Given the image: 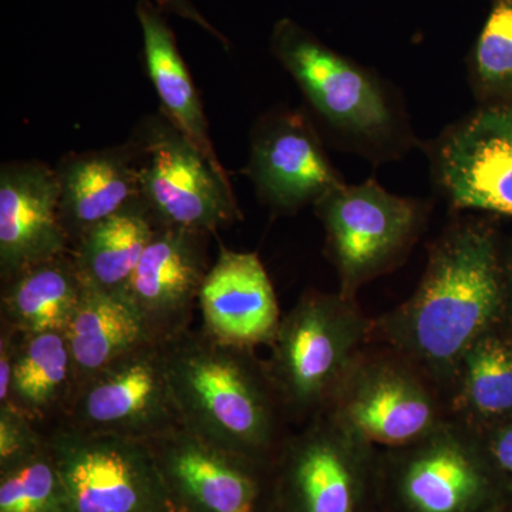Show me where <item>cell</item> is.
<instances>
[{"instance_id": "14", "label": "cell", "mask_w": 512, "mask_h": 512, "mask_svg": "<svg viewBox=\"0 0 512 512\" xmlns=\"http://www.w3.org/2000/svg\"><path fill=\"white\" fill-rule=\"evenodd\" d=\"M72 249L60 218L56 168L42 161H9L0 168L2 282Z\"/></svg>"}, {"instance_id": "8", "label": "cell", "mask_w": 512, "mask_h": 512, "mask_svg": "<svg viewBox=\"0 0 512 512\" xmlns=\"http://www.w3.org/2000/svg\"><path fill=\"white\" fill-rule=\"evenodd\" d=\"M130 141L136 148L141 201L158 227L212 234L241 220L231 183L163 113L147 117Z\"/></svg>"}, {"instance_id": "7", "label": "cell", "mask_w": 512, "mask_h": 512, "mask_svg": "<svg viewBox=\"0 0 512 512\" xmlns=\"http://www.w3.org/2000/svg\"><path fill=\"white\" fill-rule=\"evenodd\" d=\"M46 437L72 512H183L146 441L64 424Z\"/></svg>"}, {"instance_id": "24", "label": "cell", "mask_w": 512, "mask_h": 512, "mask_svg": "<svg viewBox=\"0 0 512 512\" xmlns=\"http://www.w3.org/2000/svg\"><path fill=\"white\" fill-rule=\"evenodd\" d=\"M157 227L146 204L140 201L84 232L72 247L84 281L123 295Z\"/></svg>"}, {"instance_id": "6", "label": "cell", "mask_w": 512, "mask_h": 512, "mask_svg": "<svg viewBox=\"0 0 512 512\" xmlns=\"http://www.w3.org/2000/svg\"><path fill=\"white\" fill-rule=\"evenodd\" d=\"M379 451L320 414L285 440L274 464L275 503L282 512H372Z\"/></svg>"}, {"instance_id": "18", "label": "cell", "mask_w": 512, "mask_h": 512, "mask_svg": "<svg viewBox=\"0 0 512 512\" xmlns=\"http://www.w3.org/2000/svg\"><path fill=\"white\" fill-rule=\"evenodd\" d=\"M60 187V218L77 241L101 221L141 201L136 148L123 146L70 153L56 167Z\"/></svg>"}, {"instance_id": "33", "label": "cell", "mask_w": 512, "mask_h": 512, "mask_svg": "<svg viewBox=\"0 0 512 512\" xmlns=\"http://www.w3.org/2000/svg\"><path fill=\"white\" fill-rule=\"evenodd\" d=\"M265 512H282V511H281V508L278 507V504H276L275 500H274V504H272L271 507H269V510H266Z\"/></svg>"}, {"instance_id": "23", "label": "cell", "mask_w": 512, "mask_h": 512, "mask_svg": "<svg viewBox=\"0 0 512 512\" xmlns=\"http://www.w3.org/2000/svg\"><path fill=\"white\" fill-rule=\"evenodd\" d=\"M74 390L72 355L63 332L20 335L8 402L37 426L57 423ZM5 404V403H3Z\"/></svg>"}, {"instance_id": "4", "label": "cell", "mask_w": 512, "mask_h": 512, "mask_svg": "<svg viewBox=\"0 0 512 512\" xmlns=\"http://www.w3.org/2000/svg\"><path fill=\"white\" fill-rule=\"evenodd\" d=\"M373 318L342 293H303L269 343V372L291 423L326 412L343 376L372 339Z\"/></svg>"}, {"instance_id": "16", "label": "cell", "mask_w": 512, "mask_h": 512, "mask_svg": "<svg viewBox=\"0 0 512 512\" xmlns=\"http://www.w3.org/2000/svg\"><path fill=\"white\" fill-rule=\"evenodd\" d=\"M202 330L238 348L269 346L281 323L271 279L254 252L221 247L198 298Z\"/></svg>"}, {"instance_id": "34", "label": "cell", "mask_w": 512, "mask_h": 512, "mask_svg": "<svg viewBox=\"0 0 512 512\" xmlns=\"http://www.w3.org/2000/svg\"><path fill=\"white\" fill-rule=\"evenodd\" d=\"M372 512H384V511L382 510V508H379V505H377L375 510H373Z\"/></svg>"}, {"instance_id": "10", "label": "cell", "mask_w": 512, "mask_h": 512, "mask_svg": "<svg viewBox=\"0 0 512 512\" xmlns=\"http://www.w3.org/2000/svg\"><path fill=\"white\" fill-rule=\"evenodd\" d=\"M56 424L140 441L180 426L163 345L148 342L80 383Z\"/></svg>"}, {"instance_id": "32", "label": "cell", "mask_w": 512, "mask_h": 512, "mask_svg": "<svg viewBox=\"0 0 512 512\" xmlns=\"http://www.w3.org/2000/svg\"><path fill=\"white\" fill-rule=\"evenodd\" d=\"M488 512H512V490Z\"/></svg>"}, {"instance_id": "1", "label": "cell", "mask_w": 512, "mask_h": 512, "mask_svg": "<svg viewBox=\"0 0 512 512\" xmlns=\"http://www.w3.org/2000/svg\"><path fill=\"white\" fill-rule=\"evenodd\" d=\"M510 323L503 252L484 222L448 229L431 248L416 292L373 318L370 342L410 357L448 399L458 363L491 330Z\"/></svg>"}, {"instance_id": "3", "label": "cell", "mask_w": 512, "mask_h": 512, "mask_svg": "<svg viewBox=\"0 0 512 512\" xmlns=\"http://www.w3.org/2000/svg\"><path fill=\"white\" fill-rule=\"evenodd\" d=\"M511 490L480 433L453 419L409 446L379 451L384 512H488Z\"/></svg>"}, {"instance_id": "13", "label": "cell", "mask_w": 512, "mask_h": 512, "mask_svg": "<svg viewBox=\"0 0 512 512\" xmlns=\"http://www.w3.org/2000/svg\"><path fill=\"white\" fill-rule=\"evenodd\" d=\"M183 512H261V466L192 433L183 424L146 441Z\"/></svg>"}, {"instance_id": "19", "label": "cell", "mask_w": 512, "mask_h": 512, "mask_svg": "<svg viewBox=\"0 0 512 512\" xmlns=\"http://www.w3.org/2000/svg\"><path fill=\"white\" fill-rule=\"evenodd\" d=\"M136 13L143 35L144 62L160 100L161 113L200 151L215 173L229 181L215 153L197 87L178 49L173 29L164 18V10L154 0H138Z\"/></svg>"}, {"instance_id": "30", "label": "cell", "mask_w": 512, "mask_h": 512, "mask_svg": "<svg viewBox=\"0 0 512 512\" xmlns=\"http://www.w3.org/2000/svg\"><path fill=\"white\" fill-rule=\"evenodd\" d=\"M18 345L19 333L2 326V336H0V404L8 402Z\"/></svg>"}, {"instance_id": "5", "label": "cell", "mask_w": 512, "mask_h": 512, "mask_svg": "<svg viewBox=\"0 0 512 512\" xmlns=\"http://www.w3.org/2000/svg\"><path fill=\"white\" fill-rule=\"evenodd\" d=\"M323 414L380 450L409 446L450 419L440 387L410 357L376 342L357 353Z\"/></svg>"}, {"instance_id": "28", "label": "cell", "mask_w": 512, "mask_h": 512, "mask_svg": "<svg viewBox=\"0 0 512 512\" xmlns=\"http://www.w3.org/2000/svg\"><path fill=\"white\" fill-rule=\"evenodd\" d=\"M491 460L512 480V417L478 431Z\"/></svg>"}, {"instance_id": "25", "label": "cell", "mask_w": 512, "mask_h": 512, "mask_svg": "<svg viewBox=\"0 0 512 512\" xmlns=\"http://www.w3.org/2000/svg\"><path fill=\"white\" fill-rule=\"evenodd\" d=\"M0 512H72L66 485L49 448L0 474Z\"/></svg>"}, {"instance_id": "12", "label": "cell", "mask_w": 512, "mask_h": 512, "mask_svg": "<svg viewBox=\"0 0 512 512\" xmlns=\"http://www.w3.org/2000/svg\"><path fill=\"white\" fill-rule=\"evenodd\" d=\"M208 232L157 227L124 289L148 339L164 345L190 329L205 276Z\"/></svg>"}, {"instance_id": "22", "label": "cell", "mask_w": 512, "mask_h": 512, "mask_svg": "<svg viewBox=\"0 0 512 512\" xmlns=\"http://www.w3.org/2000/svg\"><path fill=\"white\" fill-rule=\"evenodd\" d=\"M448 416L481 431L512 417V325L477 340L458 363Z\"/></svg>"}, {"instance_id": "9", "label": "cell", "mask_w": 512, "mask_h": 512, "mask_svg": "<svg viewBox=\"0 0 512 512\" xmlns=\"http://www.w3.org/2000/svg\"><path fill=\"white\" fill-rule=\"evenodd\" d=\"M339 293L356 299L367 282L386 274L419 237V205L396 197L375 181L339 187L318 202Z\"/></svg>"}, {"instance_id": "31", "label": "cell", "mask_w": 512, "mask_h": 512, "mask_svg": "<svg viewBox=\"0 0 512 512\" xmlns=\"http://www.w3.org/2000/svg\"><path fill=\"white\" fill-rule=\"evenodd\" d=\"M505 282H507L508 302H510V323L512 325V244L503 254Z\"/></svg>"}, {"instance_id": "2", "label": "cell", "mask_w": 512, "mask_h": 512, "mask_svg": "<svg viewBox=\"0 0 512 512\" xmlns=\"http://www.w3.org/2000/svg\"><path fill=\"white\" fill-rule=\"evenodd\" d=\"M164 362L181 424L231 453L274 468L291 431L268 363L204 330L164 343Z\"/></svg>"}, {"instance_id": "17", "label": "cell", "mask_w": 512, "mask_h": 512, "mask_svg": "<svg viewBox=\"0 0 512 512\" xmlns=\"http://www.w3.org/2000/svg\"><path fill=\"white\" fill-rule=\"evenodd\" d=\"M249 173L268 204L286 212L318 204L343 185L318 138L298 116L278 117L259 128Z\"/></svg>"}, {"instance_id": "27", "label": "cell", "mask_w": 512, "mask_h": 512, "mask_svg": "<svg viewBox=\"0 0 512 512\" xmlns=\"http://www.w3.org/2000/svg\"><path fill=\"white\" fill-rule=\"evenodd\" d=\"M46 450V433L12 404H0V474L22 466Z\"/></svg>"}, {"instance_id": "20", "label": "cell", "mask_w": 512, "mask_h": 512, "mask_svg": "<svg viewBox=\"0 0 512 512\" xmlns=\"http://www.w3.org/2000/svg\"><path fill=\"white\" fill-rule=\"evenodd\" d=\"M2 326L20 335L66 332L84 288L72 249L2 282Z\"/></svg>"}, {"instance_id": "26", "label": "cell", "mask_w": 512, "mask_h": 512, "mask_svg": "<svg viewBox=\"0 0 512 512\" xmlns=\"http://www.w3.org/2000/svg\"><path fill=\"white\" fill-rule=\"evenodd\" d=\"M476 70L481 82L512 96V0H497L476 47Z\"/></svg>"}, {"instance_id": "15", "label": "cell", "mask_w": 512, "mask_h": 512, "mask_svg": "<svg viewBox=\"0 0 512 512\" xmlns=\"http://www.w3.org/2000/svg\"><path fill=\"white\" fill-rule=\"evenodd\" d=\"M439 173L457 207L512 217L511 107H490L457 127L441 144Z\"/></svg>"}, {"instance_id": "11", "label": "cell", "mask_w": 512, "mask_h": 512, "mask_svg": "<svg viewBox=\"0 0 512 512\" xmlns=\"http://www.w3.org/2000/svg\"><path fill=\"white\" fill-rule=\"evenodd\" d=\"M271 47L316 110L333 126L375 136L390 126L386 100L362 70L291 19L276 22Z\"/></svg>"}, {"instance_id": "21", "label": "cell", "mask_w": 512, "mask_h": 512, "mask_svg": "<svg viewBox=\"0 0 512 512\" xmlns=\"http://www.w3.org/2000/svg\"><path fill=\"white\" fill-rule=\"evenodd\" d=\"M64 335L73 360L74 389L120 357L151 342L136 311L123 296L86 281Z\"/></svg>"}, {"instance_id": "29", "label": "cell", "mask_w": 512, "mask_h": 512, "mask_svg": "<svg viewBox=\"0 0 512 512\" xmlns=\"http://www.w3.org/2000/svg\"><path fill=\"white\" fill-rule=\"evenodd\" d=\"M154 3L160 6L164 12L171 13V15L194 23L198 28H201L204 32H207L208 35H211L214 39H217L218 42L222 43V46L228 47V39L224 36V33H221L220 30L212 25L210 20L202 15L200 9L194 5L192 0H154Z\"/></svg>"}]
</instances>
